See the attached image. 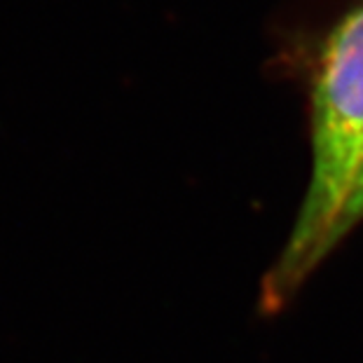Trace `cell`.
Listing matches in <instances>:
<instances>
[{
	"label": "cell",
	"mask_w": 363,
	"mask_h": 363,
	"mask_svg": "<svg viewBox=\"0 0 363 363\" xmlns=\"http://www.w3.org/2000/svg\"><path fill=\"white\" fill-rule=\"evenodd\" d=\"M361 223H363V157L359 162L357 174H354V179H352L350 190H347V195H345V202L340 206L333 225H330V233L326 237V256L354 228L361 225Z\"/></svg>",
	"instance_id": "7a4b0ae2"
},
{
	"label": "cell",
	"mask_w": 363,
	"mask_h": 363,
	"mask_svg": "<svg viewBox=\"0 0 363 363\" xmlns=\"http://www.w3.org/2000/svg\"><path fill=\"white\" fill-rule=\"evenodd\" d=\"M310 181L296 223L265 277L262 305L274 312L326 258L330 233L363 157V0L323 45L312 84Z\"/></svg>",
	"instance_id": "6da1fadb"
}]
</instances>
